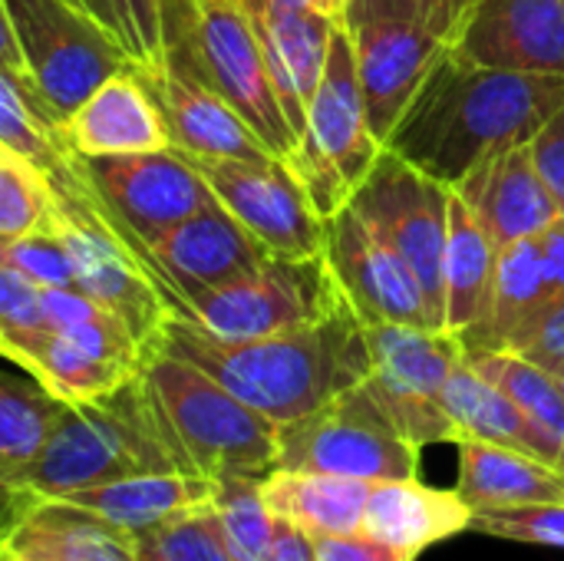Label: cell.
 <instances>
[{
	"label": "cell",
	"mask_w": 564,
	"mask_h": 561,
	"mask_svg": "<svg viewBox=\"0 0 564 561\" xmlns=\"http://www.w3.org/2000/svg\"><path fill=\"white\" fill-rule=\"evenodd\" d=\"M288 162L297 172V179L304 182V188H307V195H311V202L324 222H330L337 212H344L350 205L354 185L321 149H314L311 142H301Z\"/></svg>",
	"instance_id": "obj_42"
},
{
	"label": "cell",
	"mask_w": 564,
	"mask_h": 561,
	"mask_svg": "<svg viewBox=\"0 0 564 561\" xmlns=\"http://www.w3.org/2000/svg\"><path fill=\"white\" fill-rule=\"evenodd\" d=\"M459 446V483L456 493L473 509H502L529 503H564V473L539 456L463 440Z\"/></svg>",
	"instance_id": "obj_27"
},
{
	"label": "cell",
	"mask_w": 564,
	"mask_h": 561,
	"mask_svg": "<svg viewBox=\"0 0 564 561\" xmlns=\"http://www.w3.org/2000/svg\"><path fill=\"white\" fill-rule=\"evenodd\" d=\"M327 261L364 324L436 327L410 261L354 205L327 222Z\"/></svg>",
	"instance_id": "obj_13"
},
{
	"label": "cell",
	"mask_w": 564,
	"mask_h": 561,
	"mask_svg": "<svg viewBox=\"0 0 564 561\" xmlns=\"http://www.w3.org/2000/svg\"><path fill=\"white\" fill-rule=\"evenodd\" d=\"M83 7L139 69L162 63V0H69Z\"/></svg>",
	"instance_id": "obj_37"
},
{
	"label": "cell",
	"mask_w": 564,
	"mask_h": 561,
	"mask_svg": "<svg viewBox=\"0 0 564 561\" xmlns=\"http://www.w3.org/2000/svg\"><path fill=\"white\" fill-rule=\"evenodd\" d=\"M317 561H416V555L380 542L370 532H347V536H317L314 539Z\"/></svg>",
	"instance_id": "obj_44"
},
{
	"label": "cell",
	"mask_w": 564,
	"mask_h": 561,
	"mask_svg": "<svg viewBox=\"0 0 564 561\" xmlns=\"http://www.w3.org/2000/svg\"><path fill=\"white\" fill-rule=\"evenodd\" d=\"M43 288L13 265L0 261V337L43 331Z\"/></svg>",
	"instance_id": "obj_43"
},
{
	"label": "cell",
	"mask_w": 564,
	"mask_h": 561,
	"mask_svg": "<svg viewBox=\"0 0 564 561\" xmlns=\"http://www.w3.org/2000/svg\"><path fill=\"white\" fill-rule=\"evenodd\" d=\"M532 159L564 212V103L532 139Z\"/></svg>",
	"instance_id": "obj_45"
},
{
	"label": "cell",
	"mask_w": 564,
	"mask_h": 561,
	"mask_svg": "<svg viewBox=\"0 0 564 561\" xmlns=\"http://www.w3.org/2000/svg\"><path fill=\"white\" fill-rule=\"evenodd\" d=\"M542 241V258H545V274H549V288L558 298L564 294V212L539 235Z\"/></svg>",
	"instance_id": "obj_47"
},
{
	"label": "cell",
	"mask_w": 564,
	"mask_h": 561,
	"mask_svg": "<svg viewBox=\"0 0 564 561\" xmlns=\"http://www.w3.org/2000/svg\"><path fill=\"white\" fill-rule=\"evenodd\" d=\"M106 222L139 258L159 235L198 208L218 202L188 152L165 145L152 152L79 155Z\"/></svg>",
	"instance_id": "obj_10"
},
{
	"label": "cell",
	"mask_w": 564,
	"mask_h": 561,
	"mask_svg": "<svg viewBox=\"0 0 564 561\" xmlns=\"http://www.w3.org/2000/svg\"><path fill=\"white\" fill-rule=\"evenodd\" d=\"M456 192L476 208L499 248L539 238L562 215V205L532 159V145H519L482 162L456 185Z\"/></svg>",
	"instance_id": "obj_22"
},
{
	"label": "cell",
	"mask_w": 564,
	"mask_h": 561,
	"mask_svg": "<svg viewBox=\"0 0 564 561\" xmlns=\"http://www.w3.org/2000/svg\"><path fill=\"white\" fill-rule=\"evenodd\" d=\"M354 3H357V0H350V7H354Z\"/></svg>",
	"instance_id": "obj_50"
},
{
	"label": "cell",
	"mask_w": 564,
	"mask_h": 561,
	"mask_svg": "<svg viewBox=\"0 0 564 561\" xmlns=\"http://www.w3.org/2000/svg\"><path fill=\"white\" fill-rule=\"evenodd\" d=\"M0 261L23 271L40 288H79L76 265L63 231H40L23 235L10 245H0Z\"/></svg>",
	"instance_id": "obj_40"
},
{
	"label": "cell",
	"mask_w": 564,
	"mask_h": 561,
	"mask_svg": "<svg viewBox=\"0 0 564 561\" xmlns=\"http://www.w3.org/2000/svg\"><path fill=\"white\" fill-rule=\"evenodd\" d=\"M135 561H235L212 503L135 532Z\"/></svg>",
	"instance_id": "obj_36"
},
{
	"label": "cell",
	"mask_w": 564,
	"mask_h": 561,
	"mask_svg": "<svg viewBox=\"0 0 564 561\" xmlns=\"http://www.w3.org/2000/svg\"><path fill=\"white\" fill-rule=\"evenodd\" d=\"M274 470L367 483L420 479V446L397 430L370 387L357 384L321 410L278 427Z\"/></svg>",
	"instance_id": "obj_6"
},
{
	"label": "cell",
	"mask_w": 564,
	"mask_h": 561,
	"mask_svg": "<svg viewBox=\"0 0 564 561\" xmlns=\"http://www.w3.org/2000/svg\"><path fill=\"white\" fill-rule=\"evenodd\" d=\"M344 304L350 301L324 251L314 258L271 255L261 271L198 291L185 298L175 314L198 324L212 337L254 341L317 324L337 314Z\"/></svg>",
	"instance_id": "obj_7"
},
{
	"label": "cell",
	"mask_w": 564,
	"mask_h": 561,
	"mask_svg": "<svg viewBox=\"0 0 564 561\" xmlns=\"http://www.w3.org/2000/svg\"><path fill=\"white\" fill-rule=\"evenodd\" d=\"M142 377L185 473L268 476L278 463V423L238 400L202 367L149 344Z\"/></svg>",
	"instance_id": "obj_5"
},
{
	"label": "cell",
	"mask_w": 564,
	"mask_h": 561,
	"mask_svg": "<svg viewBox=\"0 0 564 561\" xmlns=\"http://www.w3.org/2000/svg\"><path fill=\"white\" fill-rule=\"evenodd\" d=\"M555 298L545 274L542 241L522 238L499 255L496 281L486 301V311L476 324L459 331L466 354H502L509 337L549 301Z\"/></svg>",
	"instance_id": "obj_31"
},
{
	"label": "cell",
	"mask_w": 564,
	"mask_h": 561,
	"mask_svg": "<svg viewBox=\"0 0 564 561\" xmlns=\"http://www.w3.org/2000/svg\"><path fill=\"white\" fill-rule=\"evenodd\" d=\"M301 142H311L314 149H321L347 175L354 192L360 188V182L370 175V169L377 165L383 152V142L373 136L367 122V106H364V89H360V73H357V46L347 26L334 30L327 69L311 99L307 132Z\"/></svg>",
	"instance_id": "obj_20"
},
{
	"label": "cell",
	"mask_w": 564,
	"mask_h": 561,
	"mask_svg": "<svg viewBox=\"0 0 564 561\" xmlns=\"http://www.w3.org/2000/svg\"><path fill=\"white\" fill-rule=\"evenodd\" d=\"M453 50L499 69L564 76V0H476Z\"/></svg>",
	"instance_id": "obj_17"
},
{
	"label": "cell",
	"mask_w": 564,
	"mask_h": 561,
	"mask_svg": "<svg viewBox=\"0 0 564 561\" xmlns=\"http://www.w3.org/2000/svg\"><path fill=\"white\" fill-rule=\"evenodd\" d=\"M264 476H221L215 479L212 506L221 519L225 542L235 561H264L278 536V516L264 503Z\"/></svg>",
	"instance_id": "obj_35"
},
{
	"label": "cell",
	"mask_w": 564,
	"mask_h": 561,
	"mask_svg": "<svg viewBox=\"0 0 564 561\" xmlns=\"http://www.w3.org/2000/svg\"><path fill=\"white\" fill-rule=\"evenodd\" d=\"M66 136L79 155H122L172 145L165 116L139 69L102 83L66 119Z\"/></svg>",
	"instance_id": "obj_23"
},
{
	"label": "cell",
	"mask_w": 564,
	"mask_h": 561,
	"mask_svg": "<svg viewBox=\"0 0 564 561\" xmlns=\"http://www.w3.org/2000/svg\"><path fill=\"white\" fill-rule=\"evenodd\" d=\"M502 248L476 215V208L453 188L449 195V241H446V327L466 331L486 311Z\"/></svg>",
	"instance_id": "obj_33"
},
{
	"label": "cell",
	"mask_w": 564,
	"mask_h": 561,
	"mask_svg": "<svg viewBox=\"0 0 564 561\" xmlns=\"http://www.w3.org/2000/svg\"><path fill=\"white\" fill-rule=\"evenodd\" d=\"M268 258V245H261L221 202H212L172 225L139 255V261L162 284L172 314L198 291L261 271Z\"/></svg>",
	"instance_id": "obj_14"
},
{
	"label": "cell",
	"mask_w": 564,
	"mask_h": 561,
	"mask_svg": "<svg viewBox=\"0 0 564 561\" xmlns=\"http://www.w3.org/2000/svg\"><path fill=\"white\" fill-rule=\"evenodd\" d=\"M162 60L205 79L271 155H294L301 139L241 0H162Z\"/></svg>",
	"instance_id": "obj_4"
},
{
	"label": "cell",
	"mask_w": 564,
	"mask_h": 561,
	"mask_svg": "<svg viewBox=\"0 0 564 561\" xmlns=\"http://www.w3.org/2000/svg\"><path fill=\"white\" fill-rule=\"evenodd\" d=\"M473 506L453 489H433L423 479H390L373 483L364 532L390 542L410 555H423L459 532H469Z\"/></svg>",
	"instance_id": "obj_24"
},
{
	"label": "cell",
	"mask_w": 564,
	"mask_h": 561,
	"mask_svg": "<svg viewBox=\"0 0 564 561\" xmlns=\"http://www.w3.org/2000/svg\"><path fill=\"white\" fill-rule=\"evenodd\" d=\"M373 370L364 380L397 430L423 446L459 443V430L443 410V387L466 360L456 331L413 327V324H367Z\"/></svg>",
	"instance_id": "obj_9"
},
{
	"label": "cell",
	"mask_w": 564,
	"mask_h": 561,
	"mask_svg": "<svg viewBox=\"0 0 564 561\" xmlns=\"http://www.w3.org/2000/svg\"><path fill=\"white\" fill-rule=\"evenodd\" d=\"M0 149L33 162L53 188L79 172V152L69 145L66 122L43 99L23 69L0 66Z\"/></svg>",
	"instance_id": "obj_28"
},
{
	"label": "cell",
	"mask_w": 564,
	"mask_h": 561,
	"mask_svg": "<svg viewBox=\"0 0 564 561\" xmlns=\"http://www.w3.org/2000/svg\"><path fill=\"white\" fill-rule=\"evenodd\" d=\"M264 561H317V555H314V539L304 529L278 519V536H274V546L264 555Z\"/></svg>",
	"instance_id": "obj_46"
},
{
	"label": "cell",
	"mask_w": 564,
	"mask_h": 561,
	"mask_svg": "<svg viewBox=\"0 0 564 561\" xmlns=\"http://www.w3.org/2000/svg\"><path fill=\"white\" fill-rule=\"evenodd\" d=\"M476 0H357L347 13V30L360 26L367 17H397L410 23H423L449 46H456Z\"/></svg>",
	"instance_id": "obj_39"
},
{
	"label": "cell",
	"mask_w": 564,
	"mask_h": 561,
	"mask_svg": "<svg viewBox=\"0 0 564 561\" xmlns=\"http://www.w3.org/2000/svg\"><path fill=\"white\" fill-rule=\"evenodd\" d=\"M63 238L76 265V284L102 308L119 314L142 344H152L172 317V304L155 274L132 255L122 235L102 222H66Z\"/></svg>",
	"instance_id": "obj_16"
},
{
	"label": "cell",
	"mask_w": 564,
	"mask_h": 561,
	"mask_svg": "<svg viewBox=\"0 0 564 561\" xmlns=\"http://www.w3.org/2000/svg\"><path fill=\"white\" fill-rule=\"evenodd\" d=\"M152 344L202 367L278 427L321 410L373 370L367 324L350 304L317 324L254 341H221L172 314Z\"/></svg>",
	"instance_id": "obj_2"
},
{
	"label": "cell",
	"mask_w": 564,
	"mask_h": 561,
	"mask_svg": "<svg viewBox=\"0 0 564 561\" xmlns=\"http://www.w3.org/2000/svg\"><path fill=\"white\" fill-rule=\"evenodd\" d=\"M440 400L459 430V443L482 440V443L509 446V450L539 456L542 463H549L562 473L558 446L532 423V417L502 387H496L489 377H482L469 360H463L449 374Z\"/></svg>",
	"instance_id": "obj_25"
},
{
	"label": "cell",
	"mask_w": 564,
	"mask_h": 561,
	"mask_svg": "<svg viewBox=\"0 0 564 561\" xmlns=\"http://www.w3.org/2000/svg\"><path fill=\"white\" fill-rule=\"evenodd\" d=\"M172 470H182V463L169 443L152 390L139 374L99 400L69 403L46 450L20 486L3 493V503L59 499L126 476Z\"/></svg>",
	"instance_id": "obj_3"
},
{
	"label": "cell",
	"mask_w": 564,
	"mask_h": 561,
	"mask_svg": "<svg viewBox=\"0 0 564 561\" xmlns=\"http://www.w3.org/2000/svg\"><path fill=\"white\" fill-rule=\"evenodd\" d=\"M357 46V73L373 136L387 145L390 132L410 109L430 69L449 50L443 36L423 23L397 17H367L350 30Z\"/></svg>",
	"instance_id": "obj_15"
},
{
	"label": "cell",
	"mask_w": 564,
	"mask_h": 561,
	"mask_svg": "<svg viewBox=\"0 0 564 561\" xmlns=\"http://www.w3.org/2000/svg\"><path fill=\"white\" fill-rule=\"evenodd\" d=\"M502 354H516L549 374L564 370V294L549 298L506 344Z\"/></svg>",
	"instance_id": "obj_41"
},
{
	"label": "cell",
	"mask_w": 564,
	"mask_h": 561,
	"mask_svg": "<svg viewBox=\"0 0 564 561\" xmlns=\"http://www.w3.org/2000/svg\"><path fill=\"white\" fill-rule=\"evenodd\" d=\"M469 532L522 542V546H549L564 549V503H529V506H502V509H473Z\"/></svg>",
	"instance_id": "obj_38"
},
{
	"label": "cell",
	"mask_w": 564,
	"mask_h": 561,
	"mask_svg": "<svg viewBox=\"0 0 564 561\" xmlns=\"http://www.w3.org/2000/svg\"><path fill=\"white\" fill-rule=\"evenodd\" d=\"M453 188L430 179L397 152L383 149L350 205L410 261L416 271L436 327H446V241H449Z\"/></svg>",
	"instance_id": "obj_11"
},
{
	"label": "cell",
	"mask_w": 564,
	"mask_h": 561,
	"mask_svg": "<svg viewBox=\"0 0 564 561\" xmlns=\"http://www.w3.org/2000/svg\"><path fill=\"white\" fill-rule=\"evenodd\" d=\"M0 561H135V536L66 499L3 509Z\"/></svg>",
	"instance_id": "obj_18"
},
{
	"label": "cell",
	"mask_w": 564,
	"mask_h": 561,
	"mask_svg": "<svg viewBox=\"0 0 564 561\" xmlns=\"http://www.w3.org/2000/svg\"><path fill=\"white\" fill-rule=\"evenodd\" d=\"M562 103L564 76L486 66L449 46L383 149L456 188L482 162L532 145Z\"/></svg>",
	"instance_id": "obj_1"
},
{
	"label": "cell",
	"mask_w": 564,
	"mask_h": 561,
	"mask_svg": "<svg viewBox=\"0 0 564 561\" xmlns=\"http://www.w3.org/2000/svg\"><path fill=\"white\" fill-rule=\"evenodd\" d=\"M215 198L271 255L314 258L327 251V222L317 215L304 182L288 159H198L192 155Z\"/></svg>",
	"instance_id": "obj_12"
},
{
	"label": "cell",
	"mask_w": 564,
	"mask_h": 561,
	"mask_svg": "<svg viewBox=\"0 0 564 561\" xmlns=\"http://www.w3.org/2000/svg\"><path fill=\"white\" fill-rule=\"evenodd\" d=\"M0 354L17 360L30 374H36L66 403L99 400L142 374V364L99 354L50 327L33 331V334L0 337Z\"/></svg>",
	"instance_id": "obj_26"
},
{
	"label": "cell",
	"mask_w": 564,
	"mask_h": 561,
	"mask_svg": "<svg viewBox=\"0 0 564 561\" xmlns=\"http://www.w3.org/2000/svg\"><path fill=\"white\" fill-rule=\"evenodd\" d=\"M139 76L152 89L175 149L198 159H271L254 129L195 73L162 60Z\"/></svg>",
	"instance_id": "obj_21"
},
{
	"label": "cell",
	"mask_w": 564,
	"mask_h": 561,
	"mask_svg": "<svg viewBox=\"0 0 564 561\" xmlns=\"http://www.w3.org/2000/svg\"><path fill=\"white\" fill-rule=\"evenodd\" d=\"M215 496V479L195 476V473H145V476H126L116 483H102L93 489H79L69 496H59L73 506H83L96 513L99 519L126 529V532H142L152 529L178 513H188L195 506L212 503Z\"/></svg>",
	"instance_id": "obj_29"
},
{
	"label": "cell",
	"mask_w": 564,
	"mask_h": 561,
	"mask_svg": "<svg viewBox=\"0 0 564 561\" xmlns=\"http://www.w3.org/2000/svg\"><path fill=\"white\" fill-rule=\"evenodd\" d=\"M69 222L53 182L23 155L0 149V245L23 235L63 231Z\"/></svg>",
	"instance_id": "obj_34"
},
{
	"label": "cell",
	"mask_w": 564,
	"mask_h": 561,
	"mask_svg": "<svg viewBox=\"0 0 564 561\" xmlns=\"http://www.w3.org/2000/svg\"><path fill=\"white\" fill-rule=\"evenodd\" d=\"M558 384H562V393H564V370H562V374H558Z\"/></svg>",
	"instance_id": "obj_49"
},
{
	"label": "cell",
	"mask_w": 564,
	"mask_h": 561,
	"mask_svg": "<svg viewBox=\"0 0 564 561\" xmlns=\"http://www.w3.org/2000/svg\"><path fill=\"white\" fill-rule=\"evenodd\" d=\"M0 17L17 36L26 76L63 122L102 83L139 69L135 60L69 0H0Z\"/></svg>",
	"instance_id": "obj_8"
},
{
	"label": "cell",
	"mask_w": 564,
	"mask_h": 561,
	"mask_svg": "<svg viewBox=\"0 0 564 561\" xmlns=\"http://www.w3.org/2000/svg\"><path fill=\"white\" fill-rule=\"evenodd\" d=\"M294 3H301V7H311V10H317V13H324V17H330L334 23H340V26H347V13H350V0H294Z\"/></svg>",
	"instance_id": "obj_48"
},
{
	"label": "cell",
	"mask_w": 564,
	"mask_h": 561,
	"mask_svg": "<svg viewBox=\"0 0 564 561\" xmlns=\"http://www.w3.org/2000/svg\"><path fill=\"white\" fill-rule=\"evenodd\" d=\"M264 46L288 122L304 139L307 109L327 69L330 40L340 23L294 0H241Z\"/></svg>",
	"instance_id": "obj_19"
},
{
	"label": "cell",
	"mask_w": 564,
	"mask_h": 561,
	"mask_svg": "<svg viewBox=\"0 0 564 561\" xmlns=\"http://www.w3.org/2000/svg\"><path fill=\"white\" fill-rule=\"evenodd\" d=\"M7 360L0 377V489L10 493L46 450L56 423L69 410L36 374Z\"/></svg>",
	"instance_id": "obj_32"
},
{
	"label": "cell",
	"mask_w": 564,
	"mask_h": 561,
	"mask_svg": "<svg viewBox=\"0 0 564 561\" xmlns=\"http://www.w3.org/2000/svg\"><path fill=\"white\" fill-rule=\"evenodd\" d=\"M261 489H264V503L271 506L278 519L317 539V536L360 532L373 483L330 476V473L271 470Z\"/></svg>",
	"instance_id": "obj_30"
}]
</instances>
